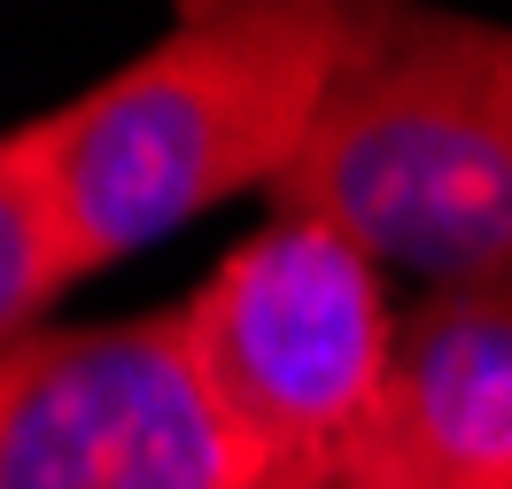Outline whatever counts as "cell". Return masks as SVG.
<instances>
[{
  "label": "cell",
  "instance_id": "cell-2",
  "mask_svg": "<svg viewBox=\"0 0 512 489\" xmlns=\"http://www.w3.org/2000/svg\"><path fill=\"white\" fill-rule=\"evenodd\" d=\"M272 202L334 218L435 295L512 280V24L381 8Z\"/></svg>",
  "mask_w": 512,
  "mask_h": 489
},
{
  "label": "cell",
  "instance_id": "cell-7",
  "mask_svg": "<svg viewBox=\"0 0 512 489\" xmlns=\"http://www.w3.org/2000/svg\"><path fill=\"white\" fill-rule=\"evenodd\" d=\"M334 489H381V482H365V474H342V482H334Z\"/></svg>",
  "mask_w": 512,
  "mask_h": 489
},
{
  "label": "cell",
  "instance_id": "cell-5",
  "mask_svg": "<svg viewBox=\"0 0 512 489\" xmlns=\"http://www.w3.org/2000/svg\"><path fill=\"white\" fill-rule=\"evenodd\" d=\"M350 474L381 489H512V280L404 319L388 404Z\"/></svg>",
  "mask_w": 512,
  "mask_h": 489
},
{
  "label": "cell",
  "instance_id": "cell-4",
  "mask_svg": "<svg viewBox=\"0 0 512 489\" xmlns=\"http://www.w3.org/2000/svg\"><path fill=\"white\" fill-rule=\"evenodd\" d=\"M0 489H326L218 412L179 311L32 334L0 358Z\"/></svg>",
  "mask_w": 512,
  "mask_h": 489
},
{
  "label": "cell",
  "instance_id": "cell-1",
  "mask_svg": "<svg viewBox=\"0 0 512 489\" xmlns=\"http://www.w3.org/2000/svg\"><path fill=\"white\" fill-rule=\"evenodd\" d=\"M373 32L381 8L342 0H202L125 70L47 109L86 280L249 187L280 195Z\"/></svg>",
  "mask_w": 512,
  "mask_h": 489
},
{
  "label": "cell",
  "instance_id": "cell-6",
  "mask_svg": "<svg viewBox=\"0 0 512 489\" xmlns=\"http://www.w3.org/2000/svg\"><path fill=\"white\" fill-rule=\"evenodd\" d=\"M86 280L63 210V163H55V117L0 132V358L47 334V311Z\"/></svg>",
  "mask_w": 512,
  "mask_h": 489
},
{
  "label": "cell",
  "instance_id": "cell-3",
  "mask_svg": "<svg viewBox=\"0 0 512 489\" xmlns=\"http://www.w3.org/2000/svg\"><path fill=\"white\" fill-rule=\"evenodd\" d=\"M179 334L225 420L264 458L334 489L373 443L404 319L365 241L319 210H272L179 303Z\"/></svg>",
  "mask_w": 512,
  "mask_h": 489
}]
</instances>
